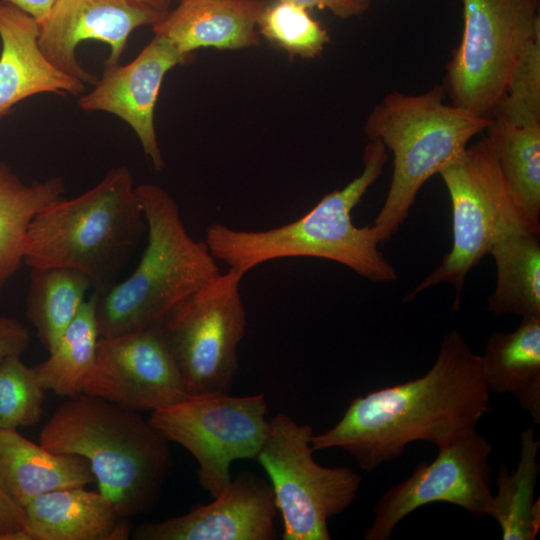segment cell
I'll return each mask as SVG.
<instances>
[{
  "label": "cell",
  "instance_id": "26",
  "mask_svg": "<svg viewBox=\"0 0 540 540\" xmlns=\"http://www.w3.org/2000/svg\"><path fill=\"white\" fill-rule=\"evenodd\" d=\"M97 300L98 293L94 291L49 351V357L33 367L46 391L68 398L83 393V383L94 363L100 338Z\"/></svg>",
  "mask_w": 540,
  "mask_h": 540
},
{
  "label": "cell",
  "instance_id": "22",
  "mask_svg": "<svg viewBox=\"0 0 540 540\" xmlns=\"http://www.w3.org/2000/svg\"><path fill=\"white\" fill-rule=\"evenodd\" d=\"M540 233L516 229L491 248L497 278L488 297L487 311L495 316L513 314L540 318Z\"/></svg>",
  "mask_w": 540,
  "mask_h": 540
},
{
  "label": "cell",
  "instance_id": "20",
  "mask_svg": "<svg viewBox=\"0 0 540 540\" xmlns=\"http://www.w3.org/2000/svg\"><path fill=\"white\" fill-rule=\"evenodd\" d=\"M94 481L84 457L54 453L17 429L0 430V489L18 506L24 508L47 492L85 487Z\"/></svg>",
  "mask_w": 540,
  "mask_h": 540
},
{
  "label": "cell",
  "instance_id": "1",
  "mask_svg": "<svg viewBox=\"0 0 540 540\" xmlns=\"http://www.w3.org/2000/svg\"><path fill=\"white\" fill-rule=\"evenodd\" d=\"M481 355L456 329L442 339L437 358L424 375L351 400L329 430L313 434V451L341 448L371 472L401 457L414 441L440 447L476 428L491 412Z\"/></svg>",
  "mask_w": 540,
  "mask_h": 540
},
{
  "label": "cell",
  "instance_id": "3",
  "mask_svg": "<svg viewBox=\"0 0 540 540\" xmlns=\"http://www.w3.org/2000/svg\"><path fill=\"white\" fill-rule=\"evenodd\" d=\"M39 444L57 454L84 457L99 492L124 518L157 504L173 464L169 441L149 419L85 393L58 407Z\"/></svg>",
  "mask_w": 540,
  "mask_h": 540
},
{
  "label": "cell",
  "instance_id": "35",
  "mask_svg": "<svg viewBox=\"0 0 540 540\" xmlns=\"http://www.w3.org/2000/svg\"><path fill=\"white\" fill-rule=\"evenodd\" d=\"M139 3L149 5L160 11L168 12L170 0H135Z\"/></svg>",
  "mask_w": 540,
  "mask_h": 540
},
{
  "label": "cell",
  "instance_id": "34",
  "mask_svg": "<svg viewBox=\"0 0 540 540\" xmlns=\"http://www.w3.org/2000/svg\"><path fill=\"white\" fill-rule=\"evenodd\" d=\"M33 17L41 24L56 0H4Z\"/></svg>",
  "mask_w": 540,
  "mask_h": 540
},
{
  "label": "cell",
  "instance_id": "11",
  "mask_svg": "<svg viewBox=\"0 0 540 540\" xmlns=\"http://www.w3.org/2000/svg\"><path fill=\"white\" fill-rule=\"evenodd\" d=\"M265 395L234 397L228 393L189 395L151 412L150 423L168 440L196 459L201 487L214 498L231 482L237 459H256L266 438Z\"/></svg>",
  "mask_w": 540,
  "mask_h": 540
},
{
  "label": "cell",
  "instance_id": "16",
  "mask_svg": "<svg viewBox=\"0 0 540 540\" xmlns=\"http://www.w3.org/2000/svg\"><path fill=\"white\" fill-rule=\"evenodd\" d=\"M190 57L154 35L131 62L104 70L93 89L79 98L78 105L84 111L108 112L126 122L137 135L154 169L161 171L165 162L154 125L159 91L166 73L188 62Z\"/></svg>",
  "mask_w": 540,
  "mask_h": 540
},
{
  "label": "cell",
  "instance_id": "21",
  "mask_svg": "<svg viewBox=\"0 0 540 540\" xmlns=\"http://www.w3.org/2000/svg\"><path fill=\"white\" fill-rule=\"evenodd\" d=\"M490 392L510 394L540 424V318H522L512 332H495L481 355Z\"/></svg>",
  "mask_w": 540,
  "mask_h": 540
},
{
  "label": "cell",
  "instance_id": "24",
  "mask_svg": "<svg viewBox=\"0 0 540 540\" xmlns=\"http://www.w3.org/2000/svg\"><path fill=\"white\" fill-rule=\"evenodd\" d=\"M65 184L55 176L24 183L0 163V291L23 261L28 227L45 207L63 197Z\"/></svg>",
  "mask_w": 540,
  "mask_h": 540
},
{
  "label": "cell",
  "instance_id": "4",
  "mask_svg": "<svg viewBox=\"0 0 540 540\" xmlns=\"http://www.w3.org/2000/svg\"><path fill=\"white\" fill-rule=\"evenodd\" d=\"M146 232L132 172L121 165L86 192L62 197L42 209L28 227L23 261L31 269L79 271L102 294L116 284Z\"/></svg>",
  "mask_w": 540,
  "mask_h": 540
},
{
  "label": "cell",
  "instance_id": "31",
  "mask_svg": "<svg viewBox=\"0 0 540 540\" xmlns=\"http://www.w3.org/2000/svg\"><path fill=\"white\" fill-rule=\"evenodd\" d=\"M29 330L17 319L0 315V362L21 356L30 344Z\"/></svg>",
  "mask_w": 540,
  "mask_h": 540
},
{
  "label": "cell",
  "instance_id": "12",
  "mask_svg": "<svg viewBox=\"0 0 540 540\" xmlns=\"http://www.w3.org/2000/svg\"><path fill=\"white\" fill-rule=\"evenodd\" d=\"M492 450L491 442L476 428L438 447L432 462L420 463L406 480L379 498L364 539L388 540L404 517L434 502L457 505L475 518L491 516Z\"/></svg>",
  "mask_w": 540,
  "mask_h": 540
},
{
  "label": "cell",
  "instance_id": "9",
  "mask_svg": "<svg viewBox=\"0 0 540 540\" xmlns=\"http://www.w3.org/2000/svg\"><path fill=\"white\" fill-rule=\"evenodd\" d=\"M244 273L219 272L182 302L159 326L189 395L228 393L238 370V346L247 316Z\"/></svg>",
  "mask_w": 540,
  "mask_h": 540
},
{
  "label": "cell",
  "instance_id": "2",
  "mask_svg": "<svg viewBox=\"0 0 540 540\" xmlns=\"http://www.w3.org/2000/svg\"><path fill=\"white\" fill-rule=\"evenodd\" d=\"M387 158L383 143L370 140L362 172L343 188L324 195L299 219L265 230H238L214 222L206 230L205 242L217 261L244 274L275 259L315 257L345 265L372 282H393L397 272L379 250L375 228L357 227L351 217L382 174Z\"/></svg>",
  "mask_w": 540,
  "mask_h": 540
},
{
  "label": "cell",
  "instance_id": "7",
  "mask_svg": "<svg viewBox=\"0 0 540 540\" xmlns=\"http://www.w3.org/2000/svg\"><path fill=\"white\" fill-rule=\"evenodd\" d=\"M439 174L452 203L453 245L440 265L406 294L404 302L431 286L448 282L455 290L453 309L458 310L468 273L493 245L516 229L532 228L507 191L487 137L467 145Z\"/></svg>",
  "mask_w": 540,
  "mask_h": 540
},
{
  "label": "cell",
  "instance_id": "28",
  "mask_svg": "<svg viewBox=\"0 0 540 540\" xmlns=\"http://www.w3.org/2000/svg\"><path fill=\"white\" fill-rule=\"evenodd\" d=\"M257 27L265 38L302 58L317 57L330 41L328 31L307 9L279 0L265 4Z\"/></svg>",
  "mask_w": 540,
  "mask_h": 540
},
{
  "label": "cell",
  "instance_id": "18",
  "mask_svg": "<svg viewBox=\"0 0 540 540\" xmlns=\"http://www.w3.org/2000/svg\"><path fill=\"white\" fill-rule=\"evenodd\" d=\"M264 6L261 0H180L153 32L184 56L199 48H251L260 42L256 28Z\"/></svg>",
  "mask_w": 540,
  "mask_h": 540
},
{
  "label": "cell",
  "instance_id": "6",
  "mask_svg": "<svg viewBox=\"0 0 540 540\" xmlns=\"http://www.w3.org/2000/svg\"><path fill=\"white\" fill-rule=\"evenodd\" d=\"M443 85L418 95H386L368 115L364 132L393 154V173L373 227L379 243L406 219L422 185L455 159L491 119L444 102Z\"/></svg>",
  "mask_w": 540,
  "mask_h": 540
},
{
  "label": "cell",
  "instance_id": "13",
  "mask_svg": "<svg viewBox=\"0 0 540 540\" xmlns=\"http://www.w3.org/2000/svg\"><path fill=\"white\" fill-rule=\"evenodd\" d=\"M83 393L136 412L163 409L189 396L160 327L100 337Z\"/></svg>",
  "mask_w": 540,
  "mask_h": 540
},
{
  "label": "cell",
  "instance_id": "19",
  "mask_svg": "<svg viewBox=\"0 0 540 540\" xmlns=\"http://www.w3.org/2000/svg\"><path fill=\"white\" fill-rule=\"evenodd\" d=\"M27 540H122L127 518L100 493L73 487L41 494L24 507Z\"/></svg>",
  "mask_w": 540,
  "mask_h": 540
},
{
  "label": "cell",
  "instance_id": "29",
  "mask_svg": "<svg viewBox=\"0 0 540 540\" xmlns=\"http://www.w3.org/2000/svg\"><path fill=\"white\" fill-rule=\"evenodd\" d=\"M493 117L519 126L540 124V31L515 61Z\"/></svg>",
  "mask_w": 540,
  "mask_h": 540
},
{
  "label": "cell",
  "instance_id": "23",
  "mask_svg": "<svg viewBox=\"0 0 540 540\" xmlns=\"http://www.w3.org/2000/svg\"><path fill=\"white\" fill-rule=\"evenodd\" d=\"M485 131L515 207L540 233V124L519 126L493 117Z\"/></svg>",
  "mask_w": 540,
  "mask_h": 540
},
{
  "label": "cell",
  "instance_id": "10",
  "mask_svg": "<svg viewBox=\"0 0 540 540\" xmlns=\"http://www.w3.org/2000/svg\"><path fill=\"white\" fill-rule=\"evenodd\" d=\"M540 0H462L463 33L447 64L451 104L491 119L510 71L540 31Z\"/></svg>",
  "mask_w": 540,
  "mask_h": 540
},
{
  "label": "cell",
  "instance_id": "17",
  "mask_svg": "<svg viewBox=\"0 0 540 540\" xmlns=\"http://www.w3.org/2000/svg\"><path fill=\"white\" fill-rule=\"evenodd\" d=\"M38 22L0 0V121L19 102L33 95H79L85 83L56 68L43 54Z\"/></svg>",
  "mask_w": 540,
  "mask_h": 540
},
{
  "label": "cell",
  "instance_id": "8",
  "mask_svg": "<svg viewBox=\"0 0 540 540\" xmlns=\"http://www.w3.org/2000/svg\"><path fill=\"white\" fill-rule=\"evenodd\" d=\"M269 428L256 457L268 475L284 540H330L328 520L357 497L362 477L347 467H324L313 458L314 434L285 413L268 419Z\"/></svg>",
  "mask_w": 540,
  "mask_h": 540
},
{
  "label": "cell",
  "instance_id": "15",
  "mask_svg": "<svg viewBox=\"0 0 540 540\" xmlns=\"http://www.w3.org/2000/svg\"><path fill=\"white\" fill-rule=\"evenodd\" d=\"M277 508L270 482L241 472L206 505L181 516L138 525V540H273Z\"/></svg>",
  "mask_w": 540,
  "mask_h": 540
},
{
  "label": "cell",
  "instance_id": "32",
  "mask_svg": "<svg viewBox=\"0 0 540 540\" xmlns=\"http://www.w3.org/2000/svg\"><path fill=\"white\" fill-rule=\"evenodd\" d=\"M0 540H27L24 508L0 489Z\"/></svg>",
  "mask_w": 540,
  "mask_h": 540
},
{
  "label": "cell",
  "instance_id": "5",
  "mask_svg": "<svg viewBox=\"0 0 540 540\" xmlns=\"http://www.w3.org/2000/svg\"><path fill=\"white\" fill-rule=\"evenodd\" d=\"M147 224V244L134 272L98 292L100 337L159 327L186 297L220 272L205 241L187 231L179 207L162 187L136 186Z\"/></svg>",
  "mask_w": 540,
  "mask_h": 540
},
{
  "label": "cell",
  "instance_id": "30",
  "mask_svg": "<svg viewBox=\"0 0 540 540\" xmlns=\"http://www.w3.org/2000/svg\"><path fill=\"white\" fill-rule=\"evenodd\" d=\"M46 390L33 367L20 356L0 362V430L39 422Z\"/></svg>",
  "mask_w": 540,
  "mask_h": 540
},
{
  "label": "cell",
  "instance_id": "27",
  "mask_svg": "<svg viewBox=\"0 0 540 540\" xmlns=\"http://www.w3.org/2000/svg\"><path fill=\"white\" fill-rule=\"evenodd\" d=\"M91 286L83 273L73 269H31L26 315L48 351L77 315Z\"/></svg>",
  "mask_w": 540,
  "mask_h": 540
},
{
  "label": "cell",
  "instance_id": "25",
  "mask_svg": "<svg viewBox=\"0 0 540 540\" xmlns=\"http://www.w3.org/2000/svg\"><path fill=\"white\" fill-rule=\"evenodd\" d=\"M539 445L533 428L521 431L516 469L510 472L506 466H500L491 516L499 523L503 540H533L540 528L539 498L535 501L534 497L540 471Z\"/></svg>",
  "mask_w": 540,
  "mask_h": 540
},
{
  "label": "cell",
  "instance_id": "33",
  "mask_svg": "<svg viewBox=\"0 0 540 540\" xmlns=\"http://www.w3.org/2000/svg\"><path fill=\"white\" fill-rule=\"evenodd\" d=\"M289 2L305 9H327L340 19L357 17L367 12L371 0H279Z\"/></svg>",
  "mask_w": 540,
  "mask_h": 540
},
{
  "label": "cell",
  "instance_id": "14",
  "mask_svg": "<svg viewBox=\"0 0 540 540\" xmlns=\"http://www.w3.org/2000/svg\"><path fill=\"white\" fill-rule=\"evenodd\" d=\"M168 12L135 0H56L48 16L39 24V46L45 57L60 71L85 84L98 78L79 63L78 45L96 40L110 46L104 70L119 65L130 34L145 25H154Z\"/></svg>",
  "mask_w": 540,
  "mask_h": 540
}]
</instances>
